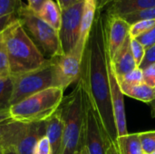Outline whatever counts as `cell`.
<instances>
[{
    "label": "cell",
    "instance_id": "5b68a950",
    "mask_svg": "<svg viewBox=\"0 0 155 154\" xmlns=\"http://www.w3.org/2000/svg\"><path fill=\"white\" fill-rule=\"evenodd\" d=\"M11 76L13 79L11 105L45 89L61 88L54 59H49L35 70Z\"/></svg>",
    "mask_w": 155,
    "mask_h": 154
},
{
    "label": "cell",
    "instance_id": "8fae6325",
    "mask_svg": "<svg viewBox=\"0 0 155 154\" xmlns=\"http://www.w3.org/2000/svg\"><path fill=\"white\" fill-rule=\"evenodd\" d=\"M155 6V0H108L98 5L97 9L108 16H123Z\"/></svg>",
    "mask_w": 155,
    "mask_h": 154
},
{
    "label": "cell",
    "instance_id": "f6af8a7d",
    "mask_svg": "<svg viewBox=\"0 0 155 154\" xmlns=\"http://www.w3.org/2000/svg\"><path fill=\"white\" fill-rule=\"evenodd\" d=\"M54 1H55V0H54Z\"/></svg>",
    "mask_w": 155,
    "mask_h": 154
},
{
    "label": "cell",
    "instance_id": "484cf974",
    "mask_svg": "<svg viewBox=\"0 0 155 154\" xmlns=\"http://www.w3.org/2000/svg\"><path fill=\"white\" fill-rule=\"evenodd\" d=\"M118 83H124V84H141L143 83V71L140 69L139 67L135 68L132 72L122 75V76H116Z\"/></svg>",
    "mask_w": 155,
    "mask_h": 154
},
{
    "label": "cell",
    "instance_id": "f35d334b",
    "mask_svg": "<svg viewBox=\"0 0 155 154\" xmlns=\"http://www.w3.org/2000/svg\"><path fill=\"white\" fill-rule=\"evenodd\" d=\"M81 154H89L88 153V152H87V149L85 148V146L83 148V150H82V152H81Z\"/></svg>",
    "mask_w": 155,
    "mask_h": 154
},
{
    "label": "cell",
    "instance_id": "6da1fadb",
    "mask_svg": "<svg viewBox=\"0 0 155 154\" xmlns=\"http://www.w3.org/2000/svg\"><path fill=\"white\" fill-rule=\"evenodd\" d=\"M111 57L108 47V16L97 9L96 15L84 52L81 82L85 95L92 105L107 147L117 144V130L113 112L109 65Z\"/></svg>",
    "mask_w": 155,
    "mask_h": 154
},
{
    "label": "cell",
    "instance_id": "30bf717a",
    "mask_svg": "<svg viewBox=\"0 0 155 154\" xmlns=\"http://www.w3.org/2000/svg\"><path fill=\"white\" fill-rule=\"evenodd\" d=\"M109 79H110L113 112H114V121L117 130V136L118 139H120L128 134L125 108H124V95L120 89L117 77L112 66V63H110L109 65Z\"/></svg>",
    "mask_w": 155,
    "mask_h": 154
},
{
    "label": "cell",
    "instance_id": "7a4b0ae2",
    "mask_svg": "<svg viewBox=\"0 0 155 154\" xmlns=\"http://www.w3.org/2000/svg\"><path fill=\"white\" fill-rule=\"evenodd\" d=\"M2 41L7 54L11 75L35 70L49 60L25 32L18 18L3 29Z\"/></svg>",
    "mask_w": 155,
    "mask_h": 154
},
{
    "label": "cell",
    "instance_id": "277c9868",
    "mask_svg": "<svg viewBox=\"0 0 155 154\" xmlns=\"http://www.w3.org/2000/svg\"><path fill=\"white\" fill-rule=\"evenodd\" d=\"M62 88H48L36 93L9 108L13 121L23 123L45 122L60 107L64 99Z\"/></svg>",
    "mask_w": 155,
    "mask_h": 154
},
{
    "label": "cell",
    "instance_id": "5bb4252c",
    "mask_svg": "<svg viewBox=\"0 0 155 154\" xmlns=\"http://www.w3.org/2000/svg\"><path fill=\"white\" fill-rule=\"evenodd\" d=\"M45 136V122L28 123L27 129L15 149L17 154H33L37 142Z\"/></svg>",
    "mask_w": 155,
    "mask_h": 154
},
{
    "label": "cell",
    "instance_id": "7402d4cb",
    "mask_svg": "<svg viewBox=\"0 0 155 154\" xmlns=\"http://www.w3.org/2000/svg\"><path fill=\"white\" fill-rule=\"evenodd\" d=\"M13 93V79L11 75L0 77V112L9 110Z\"/></svg>",
    "mask_w": 155,
    "mask_h": 154
},
{
    "label": "cell",
    "instance_id": "4fadbf2b",
    "mask_svg": "<svg viewBox=\"0 0 155 154\" xmlns=\"http://www.w3.org/2000/svg\"><path fill=\"white\" fill-rule=\"evenodd\" d=\"M28 123L9 119L0 123V149L3 152L15 151L27 129Z\"/></svg>",
    "mask_w": 155,
    "mask_h": 154
},
{
    "label": "cell",
    "instance_id": "ffe728a7",
    "mask_svg": "<svg viewBox=\"0 0 155 154\" xmlns=\"http://www.w3.org/2000/svg\"><path fill=\"white\" fill-rule=\"evenodd\" d=\"M23 5L21 0H0V30L17 19L18 11Z\"/></svg>",
    "mask_w": 155,
    "mask_h": 154
},
{
    "label": "cell",
    "instance_id": "b9f144b4",
    "mask_svg": "<svg viewBox=\"0 0 155 154\" xmlns=\"http://www.w3.org/2000/svg\"><path fill=\"white\" fill-rule=\"evenodd\" d=\"M2 32H3V31H2ZM2 32H1V33H0V40H1V39H2Z\"/></svg>",
    "mask_w": 155,
    "mask_h": 154
},
{
    "label": "cell",
    "instance_id": "8d00e7d4",
    "mask_svg": "<svg viewBox=\"0 0 155 154\" xmlns=\"http://www.w3.org/2000/svg\"><path fill=\"white\" fill-rule=\"evenodd\" d=\"M150 104V106H151V114H152V116L155 118V87H154V98H153V100L149 103Z\"/></svg>",
    "mask_w": 155,
    "mask_h": 154
},
{
    "label": "cell",
    "instance_id": "9a60e30c",
    "mask_svg": "<svg viewBox=\"0 0 155 154\" xmlns=\"http://www.w3.org/2000/svg\"><path fill=\"white\" fill-rule=\"evenodd\" d=\"M130 41L131 37L129 35L121 48L117 51L115 55L111 59L112 66L116 76L124 75L137 68V65L131 52Z\"/></svg>",
    "mask_w": 155,
    "mask_h": 154
},
{
    "label": "cell",
    "instance_id": "2e32d148",
    "mask_svg": "<svg viewBox=\"0 0 155 154\" xmlns=\"http://www.w3.org/2000/svg\"><path fill=\"white\" fill-rule=\"evenodd\" d=\"M64 131V121L60 109L45 121V136L48 139L52 154H60Z\"/></svg>",
    "mask_w": 155,
    "mask_h": 154
},
{
    "label": "cell",
    "instance_id": "cb8c5ba5",
    "mask_svg": "<svg viewBox=\"0 0 155 154\" xmlns=\"http://www.w3.org/2000/svg\"><path fill=\"white\" fill-rule=\"evenodd\" d=\"M139 138L143 154L155 152V131L139 133Z\"/></svg>",
    "mask_w": 155,
    "mask_h": 154
},
{
    "label": "cell",
    "instance_id": "44dd1931",
    "mask_svg": "<svg viewBox=\"0 0 155 154\" xmlns=\"http://www.w3.org/2000/svg\"><path fill=\"white\" fill-rule=\"evenodd\" d=\"M117 147L120 154H143L139 138V133H128L117 140Z\"/></svg>",
    "mask_w": 155,
    "mask_h": 154
},
{
    "label": "cell",
    "instance_id": "f1b7e54d",
    "mask_svg": "<svg viewBox=\"0 0 155 154\" xmlns=\"http://www.w3.org/2000/svg\"><path fill=\"white\" fill-rule=\"evenodd\" d=\"M136 39L144 46L145 49H148L149 47L155 44V25L147 33L140 35Z\"/></svg>",
    "mask_w": 155,
    "mask_h": 154
},
{
    "label": "cell",
    "instance_id": "d6986e66",
    "mask_svg": "<svg viewBox=\"0 0 155 154\" xmlns=\"http://www.w3.org/2000/svg\"><path fill=\"white\" fill-rule=\"evenodd\" d=\"M37 15L56 31L61 25V9L54 0H45Z\"/></svg>",
    "mask_w": 155,
    "mask_h": 154
},
{
    "label": "cell",
    "instance_id": "ee69618b",
    "mask_svg": "<svg viewBox=\"0 0 155 154\" xmlns=\"http://www.w3.org/2000/svg\"><path fill=\"white\" fill-rule=\"evenodd\" d=\"M152 154H155V152H153V153H152Z\"/></svg>",
    "mask_w": 155,
    "mask_h": 154
},
{
    "label": "cell",
    "instance_id": "74e56055",
    "mask_svg": "<svg viewBox=\"0 0 155 154\" xmlns=\"http://www.w3.org/2000/svg\"><path fill=\"white\" fill-rule=\"evenodd\" d=\"M4 154H17L15 151H5L4 152Z\"/></svg>",
    "mask_w": 155,
    "mask_h": 154
},
{
    "label": "cell",
    "instance_id": "836d02e7",
    "mask_svg": "<svg viewBox=\"0 0 155 154\" xmlns=\"http://www.w3.org/2000/svg\"><path fill=\"white\" fill-rule=\"evenodd\" d=\"M80 1H83V0H55V2L57 3V5H59L61 10L67 8V7L78 3Z\"/></svg>",
    "mask_w": 155,
    "mask_h": 154
},
{
    "label": "cell",
    "instance_id": "e0dca14e",
    "mask_svg": "<svg viewBox=\"0 0 155 154\" xmlns=\"http://www.w3.org/2000/svg\"><path fill=\"white\" fill-rule=\"evenodd\" d=\"M97 6H98V0H84L80 36L75 45L82 48L83 50L85 49V45L96 15Z\"/></svg>",
    "mask_w": 155,
    "mask_h": 154
},
{
    "label": "cell",
    "instance_id": "d590c367",
    "mask_svg": "<svg viewBox=\"0 0 155 154\" xmlns=\"http://www.w3.org/2000/svg\"><path fill=\"white\" fill-rule=\"evenodd\" d=\"M9 119H11V118H10L9 111H8V110L0 112V123L5 122V121H7V120H9Z\"/></svg>",
    "mask_w": 155,
    "mask_h": 154
},
{
    "label": "cell",
    "instance_id": "4dcf8cb0",
    "mask_svg": "<svg viewBox=\"0 0 155 154\" xmlns=\"http://www.w3.org/2000/svg\"><path fill=\"white\" fill-rule=\"evenodd\" d=\"M155 63V44L153 45H152L151 47H149L148 49L145 50V54L143 57V60L142 61L139 68L142 70L146 69L147 67H149L151 64Z\"/></svg>",
    "mask_w": 155,
    "mask_h": 154
},
{
    "label": "cell",
    "instance_id": "f546056e",
    "mask_svg": "<svg viewBox=\"0 0 155 154\" xmlns=\"http://www.w3.org/2000/svg\"><path fill=\"white\" fill-rule=\"evenodd\" d=\"M33 154H52L51 145L46 136L42 137L37 142Z\"/></svg>",
    "mask_w": 155,
    "mask_h": 154
},
{
    "label": "cell",
    "instance_id": "d4e9b609",
    "mask_svg": "<svg viewBox=\"0 0 155 154\" xmlns=\"http://www.w3.org/2000/svg\"><path fill=\"white\" fill-rule=\"evenodd\" d=\"M121 17L124 18L130 25H133L135 22L144 20V19H155V6L152 7V8H149V9L143 10V11L125 15H123Z\"/></svg>",
    "mask_w": 155,
    "mask_h": 154
},
{
    "label": "cell",
    "instance_id": "7bdbcfd3",
    "mask_svg": "<svg viewBox=\"0 0 155 154\" xmlns=\"http://www.w3.org/2000/svg\"><path fill=\"white\" fill-rule=\"evenodd\" d=\"M2 31H3V30H0V33H1V32H2Z\"/></svg>",
    "mask_w": 155,
    "mask_h": 154
},
{
    "label": "cell",
    "instance_id": "d6a6232c",
    "mask_svg": "<svg viewBox=\"0 0 155 154\" xmlns=\"http://www.w3.org/2000/svg\"><path fill=\"white\" fill-rule=\"evenodd\" d=\"M45 0H27V5L26 6L28 7L29 10H31L32 12H34L35 14H38V12L40 11L43 4L45 3Z\"/></svg>",
    "mask_w": 155,
    "mask_h": 154
},
{
    "label": "cell",
    "instance_id": "1f68e13d",
    "mask_svg": "<svg viewBox=\"0 0 155 154\" xmlns=\"http://www.w3.org/2000/svg\"><path fill=\"white\" fill-rule=\"evenodd\" d=\"M143 71V82L149 86L155 87V63L151 64Z\"/></svg>",
    "mask_w": 155,
    "mask_h": 154
},
{
    "label": "cell",
    "instance_id": "3957f363",
    "mask_svg": "<svg viewBox=\"0 0 155 154\" xmlns=\"http://www.w3.org/2000/svg\"><path fill=\"white\" fill-rule=\"evenodd\" d=\"M64 131L60 154H81L85 135V93L80 81L59 107Z\"/></svg>",
    "mask_w": 155,
    "mask_h": 154
},
{
    "label": "cell",
    "instance_id": "7c38bea8",
    "mask_svg": "<svg viewBox=\"0 0 155 154\" xmlns=\"http://www.w3.org/2000/svg\"><path fill=\"white\" fill-rule=\"evenodd\" d=\"M130 27L131 25L121 16H108V47L111 59L129 36Z\"/></svg>",
    "mask_w": 155,
    "mask_h": 154
},
{
    "label": "cell",
    "instance_id": "e575fe53",
    "mask_svg": "<svg viewBox=\"0 0 155 154\" xmlns=\"http://www.w3.org/2000/svg\"><path fill=\"white\" fill-rule=\"evenodd\" d=\"M106 154H120L117 144H114V143L109 144L106 149Z\"/></svg>",
    "mask_w": 155,
    "mask_h": 154
},
{
    "label": "cell",
    "instance_id": "603a6c76",
    "mask_svg": "<svg viewBox=\"0 0 155 154\" xmlns=\"http://www.w3.org/2000/svg\"><path fill=\"white\" fill-rule=\"evenodd\" d=\"M155 25V19H144L131 25L129 35L133 39H136L140 35L147 33Z\"/></svg>",
    "mask_w": 155,
    "mask_h": 154
},
{
    "label": "cell",
    "instance_id": "60d3db41",
    "mask_svg": "<svg viewBox=\"0 0 155 154\" xmlns=\"http://www.w3.org/2000/svg\"><path fill=\"white\" fill-rule=\"evenodd\" d=\"M0 154H4V152H3L2 149H0Z\"/></svg>",
    "mask_w": 155,
    "mask_h": 154
},
{
    "label": "cell",
    "instance_id": "52a82bcc",
    "mask_svg": "<svg viewBox=\"0 0 155 154\" xmlns=\"http://www.w3.org/2000/svg\"><path fill=\"white\" fill-rule=\"evenodd\" d=\"M83 6L84 0L61 10V25L58 35L63 54L70 53L79 40Z\"/></svg>",
    "mask_w": 155,
    "mask_h": 154
},
{
    "label": "cell",
    "instance_id": "9c48e42d",
    "mask_svg": "<svg viewBox=\"0 0 155 154\" xmlns=\"http://www.w3.org/2000/svg\"><path fill=\"white\" fill-rule=\"evenodd\" d=\"M84 146L89 154H106L107 144L97 116L85 95Z\"/></svg>",
    "mask_w": 155,
    "mask_h": 154
},
{
    "label": "cell",
    "instance_id": "ac0fdd59",
    "mask_svg": "<svg viewBox=\"0 0 155 154\" xmlns=\"http://www.w3.org/2000/svg\"><path fill=\"white\" fill-rule=\"evenodd\" d=\"M118 84L124 95H127L131 98L142 101L148 104L154 98V88L149 86L144 82L135 84H129L124 83Z\"/></svg>",
    "mask_w": 155,
    "mask_h": 154
},
{
    "label": "cell",
    "instance_id": "ab89813d",
    "mask_svg": "<svg viewBox=\"0 0 155 154\" xmlns=\"http://www.w3.org/2000/svg\"><path fill=\"white\" fill-rule=\"evenodd\" d=\"M108 0H98V5H102L105 2H107Z\"/></svg>",
    "mask_w": 155,
    "mask_h": 154
},
{
    "label": "cell",
    "instance_id": "83f0119b",
    "mask_svg": "<svg viewBox=\"0 0 155 154\" xmlns=\"http://www.w3.org/2000/svg\"><path fill=\"white\" fill-rule=\"evenodd\" d=\"M11 75L10 74V68H9V62L7 58V54L3 44L2 39L0 40V77Z\"/></svg>",
    "mask_w": 155,
    "mask_h": 154
},
{
    "label": "cell",
    "instance_id": "4316f807",
    "mask_svg": "<svg viewBox=\"0 0 155 154\" xmlns=\"http://www.w3.org/2000/svg\"><path fill=\"white\" fill-rule=\"evenodd\" d=\"M130 47H131V52L135 61V64L137 67H139L142 61L143 60L146 49L137 39H133V38H131V41H130Z\"/></svg>",
    "mask_w": 155,
    "mask_h": 154
},
{
    "label": "cell",
    "instance_id": "8992f818",
    "mask_svg": "<svg viewBox=\"0 0 155 154\" xmlns=\"http://www.w3.org/2000/svg\"><path fill=\"white\" fill-rule=\"evenodd\" d=\"M17 18L46 59H53L63 55L58 31L29 10L24 3L18 11Z\"/></svg>",
    "mask_w": 155,
    "mask_h": 154
},
{
    "label": "cell",
    "instance_id": "ba28073f",
    "mask_svg": "<svg viewBox=\"0 0 155 154\" xmlns=\"http://www.w3.org/2000/svg\"><path fill=\"white\" fill-rule=\"evenodd\" d=\"M84 52V50L75 46L70 53L53 58L55 63L60 87L63 90L79 80Z\"/></svg>",
    "mask_w": 155,
    "mask_h": 154
}]
</instances>
